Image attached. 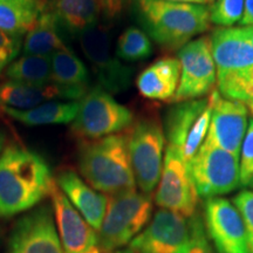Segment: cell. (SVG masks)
<instances>
[{
    "label": "cell",
    "mask_w": 253,
    "mask_h": 253,
    "mask_svg": "<svg viewBox=\"0 0 253 253\" xmlns=\"http://www.w3.org/2000/svg\"><path fill=\"white\" fill-rule=\"evenodd\" d=\"M53 186L52 172L40 155L19 145H8L0 155V216L30 210Z\"/></svg>",
    "instance_id": "obj_1"
},
{
    "label": "cell",
    "mask_w": 253,
    "mask_h": 253,
    "mask_svg": "<svg viewBox=\"0 0 253 253\" xmlns=\"http://www.w3.org/2000/svg\"><path fill=\"white\" fill-rule=\"evenodd\" d=\"M132 12L150 39L168 50L181 49L211 26L208 5L169 0H132Z\"/></svg>",
    "instance_id": "obj_2"
},
{
    "label": "cell",
    "mask_w": 253,
    "mask_h": 253,
    "mask_svg": "<svg viewBox=\"0 0 253 253\" xmlns=\"http://www.w3.org/2000/svg\"><path fill=\"white\" fill-rule=\"evenodd\" d=\"M82 176L97 191L119 195L136 189L128 149V134L86 140L79 149Z\"/></svg>",
    "instance_id": "obj_3"
},
{
    "label": "cell",
    "mask_w": 253,
    "mask_h": 253,
    "mask_svg": "<svg viewBox=\"0 0 253 253\" xmlns=\"http://www.w3.org/2000/svg\"><path fill=\"white\" fill-rule=\"evenodd\" d=\"M216 63L217 90L223 97L253 100V45L243 27H219L210 36Z\"/></svg>",
    "instance_id": "obj_4"
},
{
    "label": "cell",
    "mask_w": 253,
    "mask_h": 253,
    "mask_svg": "<svg viewBox=\"0 0 253 253\" xmlns=\"http://www.w3.org/2000/svg\"><path fill=\"white\" fill-rule=\"evenodd\" d=\"M151 211L150 196L136 190L108 198L106 216L99 231L100 249L110 253L130 243L148 224Z\"/></svg>",
    "instance_id": "obj_5"
},
{
    "label": "cell",
    "mask_w": 253,
    "mask_h": 253,
    "mask_svg": "<svg viewBox=\"0 0 253 253\" xmlns=\"http://www.w3.org/2000/svg\"><path fill=\"white\" fill-rule=\"evenodd\" d=\"M134 122L131 110L119 103L113 95L99 84L91 87L80 100L77 118L72 122V131L86 140H97L120 134Z\"/></svg>",
    "instance_id": "obj_6"
},
{
    "label": "cell",
    "mask_w": 253,
    "mask_h": 253,
    "mask_svg": "<svg viewBox=\"0 0 253 253\" xmlns=\"http://www.w3.org/2000/svg\"><path fill=\"white\" fill-rule=\"evenodd\" d=\"M212 103L210 94L203 99L175 103L167 112L163 130L168 144L179 151L188 166L207 138Z\"/></svg>",
    "instance_id": "obj_7"
},
{
    "label": "cell",
    "mask_w": 253,
    "mask_h": 253,
    "mask_svg": "<svg viewBox=\"0 0 253 253\" xmlns=\"http://www.w3.org/2000/svg\"><path fill=\"white\" fill-rule=\"evenodd\" d=\"M166 135L156 118L138 119L128 134V149L136 185L150 195L160 182L163 168Z\"/></svg>",
    "instance_id": "obj_8"
},
{
    "label": "cell",
    "mask_w": 253,
    "mask_h": 253,
    "mask_svg": "<svg viewBox=\"0 0 253 253\" xmlns=\"http://www.w3.org/2000/svg\"><path fill=\"white\" fill-rule=\"evenodd\" d=\"M189 167L198 196L203 198L230 194L240 185L239 158L205 141Z\"/></svg>",
    "instance_id": "obj_9"
},
{
    "label": "cell",
    "mask_w": 253,
    "mask_h": 253,
    "mask_svg": "<svg viewBox=\"0 0 253 253\" xmlns=\"http://www.w3.org/2000/svg\"><path fill=\"white\" fill-rule=\"evenodd\" d=\"M181 77L171 102L198 100L210 95L217 84L216 63L210 36L191 40L178 50Z\"/></svg>",
    "instance_id": "obj_10"
},
{
    "label": "cell",
    "mask_w": 253,
    "mask_h": 253,
    "mask_svg": "<svg viewBox=\"0 0 253 253\" xmlns=\"http://www.w3.org/2000/svg\"><path fill=\"white\" fill-rule=\"evenodd\" d=\"M197 201L198 192L190 167L179 151L168 144L155 202L161 209L191 218L195 214Z\"/></svg>",
    "instance_id": "obj_11"
},
{
    "label": "cell",
    "mask_w": 253,
    "mask_h": 253,
    "mask_svg": "<svg viewBox=\"0 0 253 253\" xmlns=\"http://www.w3.org/2000/svg\"><path fill=\"white\" fill-rule=\"evenodd\" d=\"M78 38L82 52L99 81L97 84L112 95L128 90L134 69L113 54L108 33L99 25H95L82 32Z\"/></svg>",
    "instance_id": "obj_12"
},
{
    "label": "cell",
    "mask_w": 253,
    "mask_h": 253,
    "mask_svg": "<svg viewBox=\"0 0 253 253\" xmlns=\"http://www.w3.org/2000/svg\"><path fill=\"white\" fill-rule=\"evenodd\" d=\"M204 225L217 253H250L244 219L229 199H207Z\"/></svg>",
    "instance_id": "obj_13"
},
{
    "label": "cell",
    "mask_w": 253,
    "mask_h": 253,
    "mask_svg": "<svg viewBox=\"0 0 253 253\" xmlns=\"http://www.w3.org/2000/svg\"><path fill=\"white\" fill-rule=\"evenodd\" d=\"M189 243V220L182 214L161 209L129 248L134 253H186Z\"/></svg>",
    "instance_id": "obj_14"
},
{
    "label": "cell",
    "mask_w": 253,
    "mask_h": 253,
    "mask_svg": "<svg viewBox=\"0 0 253 253\" xmlns=\"http://www.w3.org/2000/svg\"><path fill=\"white\" fill-rule=\"evenodd\" d=\"M211 96L212 115L205 142L239 158L249 126L248 106L240 101L225 99L216 89Z\"/></svg>",
    "instance_id": "obj_15"
},
{
    "label": "cell",
    "mask_w": 253,
    "mask_h": 253,
    "mask_svg": "<svg viewBox=\"0 0 253 253\" xmlns=\"http://www.w3.org/2000/svg\"><path fill=\"white\" fill-rule=\"evenodd\" d=\"M7 253H63L49 207L19 219L9 237Z\"/></svg>",
    "instance_id": "obj_16"
},
{
    "label": "cell",
    "mask_w": 253,
    "mask_h": 253,
    "mask_svg": "<svg viewBox=\"0 0 253 253\" xmlns=\"http://www.w3.org/2000/svg\"><path fill=\"white\" fill-rule=\"evenodd\" d=\"M63 253H88L97 246L99 235L73 207L58 185L50 191Z\"/></svg>",
    "instance_id": "obj_17"
},
{
    "label": "cell",
    "mask_w": 253,
    "mask_h": 253,
    "mask_svg": "<svg viewBox=\"0 0 253 253\" xmlns=\"http://www.w3.org/2000/svg\"><path fill=\"white\" fill-rule=\"evenodd\" d=\"M88 90L63 87L55 82L46 84H28L6 81L0 84V107L27 110L49 101H80Z\"/></svg>",
    "instance_id": "obj_18"
},
{
    "label": "cell",
    "mask_w": 253,
    "mask_h": 253,
    "mask_svg": "<svg viewBox=\"0 0 253 253\" xmlns=\"http://www.w3.org/2000/svg\"><path fill=\"white\" fill-rule=\"evenodd\" d=\"M56 182V185L87 223L95 231H100L106 216L108 197L97 192L86 182L82 181L77 172L71 170L60 172Z\"/></svg>",
    "instance_id": "obj_19"
},
{
    "label": "cell",
    "mask_w": 253,
    "mask_h": 253,
    "mask_svg": "<svg viewBox=\"0 0 253 253\" xmlns=\"http://www.w3.org/2000/svg\"><path fill=\"white\" fill-rule=\"evenodd\" d=\"M181 77V63L177 58L167 56L155 61L141 73L136 86L142 96L155 101H172Z\"/></svg>",
    "instance_id": "obj_20"
},
{
    "label": "cell",
    "mask_w": 253,
    "mask_h": 253,
    "mask_svg": "<svg viewBox=\"0 0 253 253\" xmlns=\"http://www.w3.org/2000/svg\"><path fill=\"white\" fill-rule=\"evenodd\" d=\"M50 6L61 30L74 37L97 25L102 13L99 0H50Z\"/></svg>",
    "instance_id": "obj_21"
},
{
    "label": "cell",
    "mask_w": 253,
    "mask_h": 253,
    "mask_svg": "<svg viewBox=\"0 0 253 253\" xmlns=\"http://www.w3.org/2000/svg\"><path fill=\"white\" fill-rule=\"evenodd\" d=\"M61 27L52 11H43L28 32L23 43L24 54L52 56L66 46L61 37Z\"/></svg>",
    "instance_id": "obj_22"
},
{
    "label": "cell",
    "mask_w": 253,
    "mask_h": 253,
    "mask_svg": "<svg viewBox=\"0 0 253 253\" xmlns=\"http://www.w3.org/2000/svg\"><path fill=\"white\" fill-rule=\"evenodd\" d=\"M80 101H49L27 110L1 108L15 121L28 126L65 125L77 118Z\"/></svg>",
    "instance_id": "obj_23"
},
{
    "label": "cell",
    "mask_w": 253,
    "mask_h": 253,
    "mask_svg": "<svg viewBox=\"0 0 253 253\" xmlns=\"http://www.w3.org/2000/svg\"><path fill=\"white\" fill-rule=\"evenodd\" d=\"M52 82L63 87L89 89V73L82 60L69 47L50 56Z\"/></svg>",
    "instance_id": "obj_24"
},
{
    "label": "cell",
    "mask_w": 253,
    "mask_h": 253,
    "mask_svg": "<svg viewBox=\"0 0 253 253\" xmlns=\"http://www.w3.org/2000/svg\"><path fill=\"white\" fill-rule=\"evenodd\" d=\"M43 11L42 1L32 5L0 1V31L21 38L32 30Z\"/></svg>",
    "instance_id": "obj_25"
},
{
    "label": "cell",
    "mask_w": 253,
    "mask_h": 253,
    "mask_svg": "<svg viewBox=\"0 0 253 253\" xmlns=\"http://www.w3.org/2000/svg\"><path fill=\"white\" fill-rule=\"evenodd\" d=\"M8 81L28 84H46L52 82L49 56L26 55L15 59L5 69Z\"/></svg>",
    "instance_id": "obj_26"
},
{
    "label": "cell",
    "mask_w": 253,
    "mask_h": 253,
    "mask_svg": "<svg viewBox=\"0 0 253 253\" xmlns=\"http://www.w3.org/2000/svg\"><path fill=\"white\" fill-rule=\"evenodd\" d=\"M153 54V42L142 28L128 27L120 36L115 55L126 62L144 60Z\"/></svg>",
    "instance_id": "obj_27"
},
{
    "label": "cell",
    "mask_w": 253,
    "mask_h": 253,
    "mask_svg": "<svg viewBox=\"0 0 253 253\" xmlns=\"http://www.w3.org/2000/svg\"><path fill=\"white\" fill-rule=\"evenodd\" d=\"M245 0H217L210 7L211 24L227 28L240 23Z\"/></svg>",
    "instance_id": "obj_28"
},
{
    "label": "cell",
    "mask_w": 253,
    "mask_h": 253,
    "mask_svg": "<svg viewBox=\"0 0 253 253\" xmlns=\"http://www.w3.org/2000/svg\"><path fill=\"white\" fill-rule=\"evenodd\" d=\"M240 185L253 186V119L249 121L239 156Z\"/></svg>",
    "instance_id": "obj_29"
},
{
    "label": "cell",
    "mask_w": 253,
    "mask_h": 253,
    "mask_svg": "<svg viewBox=\"0 0 253 253\" xmlns=\"http://www.w3.org/2000/svg\"><path fill=\"white\" fill-rule=\"evenodd\" d=\"M190 223V243L186 253H217L208 238L204 220L199 214H194Z\"/></svg>",
    "instance_id": "obj_30"
},
{
    "label": "cell",
    "mask_w": 253,
    "mask_h": 253,
    "mask_svg": "<svg viewBox=\"0 0 253 253\" xmlns=\"http://www.w3.org/2000/svg\"><path fill=\"white\" fill-rule=\"evenodd\" d=\"M233 204L244 219L250 253H253V191L243 190L233 198Z\"/></svg>",
    "instance_id": "obj_31"
},
{
    "label": "cell",
    "mask_w": 253,
    "mask_h": 253,
    "mask_svg": "<svg viewBox=\"0 0 253 253\" xmlns=\"http://www.w3.org/2000/svg\"><path fill=\"white\" fill-rule=\"evenodd\" d=\"M21 48V38L0 31V73L17 58Z\"/></svg>",
    "instance_id": "obj_32"
},
{
    "label": "cell",
    "mask_w": 253,
    "mask_h": 253,
    "mask_svg": "<svg viewBox=\"0 0 253 253\" xmlns=\"http://www.w3.org/2000/svg\"><path fill=\"white\" fill-rule=\"evenodd\" d=\"M102 12L107 18L118 17L123 6V0H99Z\"/></svg>",
    "instance_id": "obj_33"
},
{
    "label": "cell",
    "mask_w": 253,
    "mask_h": 253,
    "mask_svg": "<svg viewBox=\"0 0 253 253\" xmlns=\"http://www.w3.org/2000/svg\"><path fill=\"white\" fill-rule=\"evenodd\" d=\"M239 24L243 27H253V0H245L244 13Z\"/></svg>",
    "instance_id": "obj_34"
},
{
    "label": "cell",
    "mask_w": 253,
    "mask_h": 253,
    "mask_svg": "<svg viewBox=\"0 0 253 253\" xmlns=\"http://www.w3.org/2000/svg\"><path fill=\"white\" fill-rule=\"evenodd\" d=\"M0 1L14 2V4H21V5H32V4H37V2L41 1V0H0Z\"/></svg>",
    "instance_id": "obj_35"
},
{
    "label": "cell",
    "mask_w": 253,
    "mask_h": 253,
    "mask_svg": "<svg viewBox=\"0 0 253 253\" xmlns=\"http://www.w3.org/2000/svg\"><path fill=\"white\" fill-rule=\"evenodd\" d=\"M169 1H179V2H191V4L208 5L212 2V0H169Z\"/></svg>",
    "instance_id": "obj_36"
},
{
    "label": "cell",
    "mask_w": 253,
    "mask_h": 253,
    "mask_svg": "<svg viewBox=\"0 0 253 253\" xmlns=\"http://www.w3.org/2000/svg\"><path fill=\"white\" fill-rule=\"evenodd\" d=\"M243 31H244L245 36L249 38L251 43L253 45V27H243Z\"/></svg>",
    "instance_id": "obj_37"
},
{
    "label": "cell",
    "mask_w": 253,
    "mask_h": 253,
    "mask_svg": "<svg viewBox=\"0 0 253 253\" xmlns=\"http://www.w3.org/2000/svg\"><path fill=\"white\" fill-rule=\"evenodd\" d=\"M246 106H248V109H249V112L251 113V115H252V119H253V100L249 101V102L246 103Z\"/></svg>",
    "instance_id": "obj_38"
},
{
    "label": "cell",
    "mask_w": 253,
    "mask_h": 253,
    "mask_svg": "<svg viewBox=\"0 0 253 253\" xmlns=\"http://www.w3.org/2000/svg\"><path fill=\"white\" fill-rule=\"evenodd\" d=\"M4 142H5L4 134H2V132L0 131V151H1V149H2V145H4Z\"/></svg>",
    "instance_id": "obj_39"
},
{
    "label": "cell",
    "mask_w": 253,
    "mask_h": 253,
    "mask_svg": "<svg viewBox=\"0 0 253 253\" xmlns=\"http://www.w3.org/2000/svg\"><path fill=\"white\" fill-rule=\"evenodd\" d=\"M110 253H113V252H110Z\"/></svg>",
    "instance_id": "obj_40"
},
{
    "label": "cell",
    "mask_w": 253,
    "mask_h": 253,
    "mask_svg": "<svg viewBox=\"0 0 253 253\" xmlns=\"http://www.w3.org/2000/svg\"><path fill=\"white\" fill-rule=\"evenodd\" d=\"M212 1H213V0H212Z\"/></svg>",
    "instance_id": "obj_41"
}]
</instances>
